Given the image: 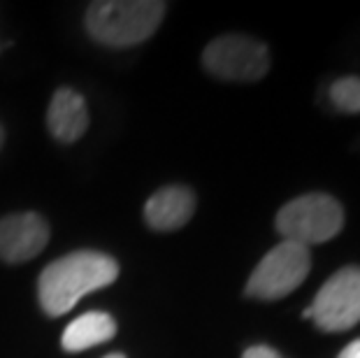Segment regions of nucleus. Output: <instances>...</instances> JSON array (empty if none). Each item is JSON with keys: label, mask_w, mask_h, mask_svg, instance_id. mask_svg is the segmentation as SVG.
Here are the masks:
<instances>
[{"label": "nucleus", "mask_w": 360, "mask_h": 358, "mask_svg": "<svg viewBox=\"0 0 360 358\" xmlns=\"http://www.w3.org/2000/svg\"><path fill=\"white\" fill-rule=\"evenodd\" d=\"M119 263L103 251L79 249L56 258L37 279V298L44 314L60 317L70 312L84 295L114 284Z\"/></svg>", "instance_id": "1"}, {"label": "nucleus", "mask_w": 360, "mask_h": 358, "mask_svg": "<svg viewBox=\"0 0 360 358\" xmlns=\"http://www.w3.org/2000/svg\"><path fill=\"white\" fill-rule=\"evenodd\" d=\"M165 10L158 0H103L89 5L84 26L105 47H133L156 33Z\"/></svg>", "instance_id": "2"}, {"label": "nucleus", "mask_w": 360, "mask_h": 358, "mask_svg": "<svg viewBox=\"0 0 360 358\" xmlns=\"http://www.w3.org/2000/svg\"><path fill=\"white\" fill-rule=\"evenodd\" d=\"M274 226L281 240L309 249L340 235L344 228V207L330 193H304L283 205Z\"/></svg>", "instance_id": "3"}, {"label": "nucleus", "mask_w": 360, "mask_h": 358, "mask_svg": "<svg viewBox=\"0 0 360 358\" xmlns=\"http://www.w3.org/2000/svg\"><path fill=\"white\" fill-rule=\"evenodd\" d=\"M311 251L295 242L281 240L260 258L244 286V293L256 300H281L307 279Z\"/></svg>", "instance_id": "4"}, {"label": "nucleus", "mask_w": 360, "mask_h": 358, "mask_svg": "<svg viewBox=\"0 0 360 358\" xmlns=\"http://www.w3.org/2000/svg\"><path fill=\"white\" fill-rule=\"evenodd\" d=\"M202 68L217 79L251 84L270 70V49L251 35H221L205 47Z\"/></svg>", "instance_id": "5"}, {"label": "nucleus", "mask_w": 360, "mask_h": 358, "mask_svg": "<svg viewBox=\"0 0 360 358\" xmlns=\"http://www.w3.org/2000/svg\"><path fill=\"white\" fill-rule=\"evenodd\" d=\"M304 319H311L319 331L342 333L360 324V265H347L319 288Z\"/></svg>", "instance_id": "6"}, {"label": "nucleus", "mask_w": 360, "mask_h": 358, "mask_svg": "<svg viewBox=\"0 0 360 358\" xmlns=\"http://www.w3.org/2000/svg\"><path fill=\"white\" fill-rule=\"evenodd\" d=\"M49 242V224L37 212H21L0 219V258L7 263H26Z\"/></svg>", "instance_id": "7"}, {"label": "nucleus", "mask_w": 360, "mask_h": 358, "mask_svg": "<svg viewBox=\"0 0 360 358\" xmlns=\"http://www.w3.org/2000/svg\"><path fill=\"white\" fill-rule=\"evenodd\" d=\"M195 212V193L188 186L172 184L158 188L144 205V221L158 233L179 231Z\"/></svg>", "instance_id": "8"}, {"label": "nucleus", "mask_w": 360, "mask_h": 358, "mask_svg": "<svg viewBox=\"0 0 360 358\" xmlns=\"http://www.w3.org/2000/svg\"><path fill=\"white\" fill-rule=\"evenodd\" d=\"M47 128L49 133L63 144L77 142L89 128V110L82 94L75 89H58L51 96L47 110Z\"/></svg>", "instance_id": "9"}, {"label": "nucleus", "mask_w": 360, "mask_h": 358, "mask_svg": "<svg viewBox=\"0 0 360 358\" xmlns=\"http://www.w3.org/2000/svg\"><path fill=\"white\" fill-rule=\"evenodd\" d=\"M117 335V321L107 312H86L68 324L60 338V347L65 352H86L91 347H98L103 342L112 340Z\"/></svg>", "instance_id": "10"}, {"label": "nucleus", "mask_w": 360, "mask_h": 358, "mask_svg": "<svg viewBox=\"0 0 360 358\" xmlns=\"http://www.w3.org/2000/svg\"><path fill=\"white\" fill-rule=\"evenodd\" d=\"M328 96H330L335 110L344 114H360V77H356V75L335 79Z\"/></svg>", "instance_id": "11"}, {"label": "nucleus", "mask_w": 360, "mask_h": 358, "mask_svg": "<svg viewBox=\"0 0 360 358\" xmlns=\"http://www.w3.org/2000/svg\"><path fill=\"white\" fill-rule=\"evenodd\" d=\"M242 358H281V354L267 345H254L242 354Z\"/></svg>", "instance_id": "12"}, {"label": "nucleus", "mask_w": 360, "mask_h": 358, "mask_svg": "<svg viewBox=\"0 0 360 358\" xmlns=\"http://www.w3.org/2000/svg\"><path fill=\"white\" fill-rule=\"evenodd\" d=\"M337 358H360V340H354L351 345L344 347Z\"/></svg>", "instance_id": "13"}, {"label": "nucleus", "mask_w": 360, "mask_h": 358, "mask_svg": "<svg viewBox=\"0 0 360 358\" xmlns=\"http://www.w3.org/2000/svg\"><path fill=\"white\" fill-rule=\"evenodd\" d=\"M3 140H5V131H3V126H0V147H3Z\"/></svg>", "instance_id": "14"}, {"label": "nucleus", "mask_w": 360, "mask_h": 358, "mask_svg": "<svg viewBox=\"0 0 360 358\" xmlns=\"http://www.w3.org/2000/svg\"><path fill=\"white\" fill-rule=\"evenodd\" d=\"M105 358H126L124 354H110V356H105Z\"/></svg>", "instance_id": "15"}]
</instances>
